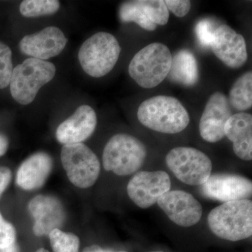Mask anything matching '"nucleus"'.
<instances>
[{
  "label": "nucleus",
  "mask_w": 252,
  "mask_h": 252,
  "mask_svg": "<svg viewBox=\"0 0 252 252\" xmlns=\"http://www.w3.org/2000/svg\"><path fill=\"white\" fill-rule=\"evenodd\" d=\"M200 192L205 198L223 203L246 200L252 197V183L246 177L235 174H214L200 186Z\"/></svg>",
  "instance_id": "9d476101"
},
{
  "label": "nucleus",
  "mask_w": 252,
  "mask_h": 252,
  "mask_svg": "<svg viewBox=\"0 0 252 252\" xmlns=\"http://www.w3.org/2000/svg\"><path fill=\"white\" fill-rule=\"evenodd\" d=\"M167 167L181 182L190 186H201L211 175L210 158L192 147L172 149L165 158Z\"/></svg>",
  "instance_id": "6e6552de"
},
{
  "label": "nucleus",
  "mask_w": 252,
  "mask_h": 252,
  "mask_svg": "<svg viewBox=\"0 0 252 252\" xmlns=\"http://www.w3.org/2000/svg\"><path fill=\"white\" fill-rule=\"evenodd\" d=\"M126 252V251H119V252Z\"/></svg>",
  "instance_id": "f704fd0d"
},
{
  "label": "nucleus",
  "mask_w": 252,
  "mask_h": 252,
  "mask_svg": "<svg viewBox=\"0 0 252 252\" xmlns=\"http://www.w3.org/2000/svg\"><path fill=\"white\" fill-rule=\"evenodd\" d=\"M8 148H9V140L7 137L3 134H0V157L6 153Z\"/></svg>",
  "instance_id": "c756f323"
},
{
  "label": "nucleus",
  "mask_w": 252,
  "mask_h": 252,
  "mask_svg": "<svg viewBox=\"0 0 252 252\" xmlns=\"http://www.w3.org/2000/svg\"><path fill=\"white\" fill-rule=\"evenodd\" d=\"M157 204L172 222L182 227L193 226L203 215L201 204L185 190H170L158 199Z\"/></svg>",
  "instance_id": "9b49d317"
},
{
  "label": "nucleus",
  "mask_w": 252,
  "mask_h": 252,
  "mask_svg": "<svg viewBox=\"0 0 252 252\" xmlns=\"http://www.w3.org/2000/svg\"><path fill=\"white\" fill-rule=\"evenodd\" d=\"M228 102L230 107L240 112L248 110L252 106V72L243 74L232 86Z\"/></svg>",
  "instance_id": "aec40b11"
},
{
  "label": "nucleus",
  "mask_w": 252,
  "mask_h": 252,
  "mask_svg": "<svg viewBox=\"0 0 252 252\" xmlns=\"http://www.w3.org/2000/svg\"><path fill=\"white\" fill-rule=\"evenodd\" d=\"M147 152L138 139L128 134L113 136L102 154L104 170L119 176L132 175L144 165Z\"/></svg>",
  "instance_id": "20e7f679"
},
{
  "label": "nucleus",
  "mask_w": 252,
  "mask_h": 252,
  "mask_svg": "<svg viewBox=\"0 0 252 252\" xmlns=\"http://www.w3.org/2000/svg\"><path fill=\"white\" fill-rule=\"evenodd\" d=\"M83 252H110L108 251H105L103 249L101 248L98 245H92V246L88 247L86 249H84Z\"/></svg>",
  "instance_id": "2f4dec72"
},
{
  "label": "nucleus",
  "mask_w": 252,
  "mask_h": 252,
  "mask_svg": "<svg viewBox=\"0 0 252 252\" xmlns=\"http://www.w3.org/2000/svg\"><path fill=\"white\" fill-rule=\"evenodd\" d=\"M163 252L161 251H153V252Z\"/></svg>",
  "instance_id": "72a5a7b5"
},
{
  "label": "nucleus",
  "mask_w": 252,
  "mask_h": 252,
  "mask_svg": "<svg viewBox=\"0 0 252 252\" xmlns=\"http://www.w3.org/2000/svg\"><path fill=\"white\" fill-rule=\"evenodd\" d=\"M167 77L170 80L185 86H193L198 83V63L189 50L179 51L172 58L171 67Z\"/></svg>",
  "instance_id": "6ab92c4d"
},
{
  "label": "nucleus",
  "mask_w": 252,
  "mask_h": 252,
  "mask_svg": "<svg viewBox=\"0 0 252 252\" xmlns=\"http://www.w3.org/2000/svg\"><path fill=\"white\" fill-rule=\"evenodd\" d=\"M13 70L11 50L4 43L0 41V90L9 85Z\"/></svg>",
  "instance_id": "393cba45"
},
{
  "label": "nucleus",
  "mask_w": 252,
  "mask_h": 252,
  "mask_svg": "<svg viewBox=\"0 0 252 252\" xmlns=\"http://www.w3.org/2000/svg\"><path fill=\"white\" fill-rule=\"evenodd\" d=\"M209 228L219 238L236 242L252 235V202L250 199L227 202L207 217Z\"/></svg>",
  "instance_id": "f03ea898"
},
{
  "label": "nucleus",
  "mask_w": 252,
  "mask_h": 252,
  "mask_svg": "<svg viewBox=\"0 0 252 252\" xmlns=\"http://www.w3.org/2000/svg\"><path fill=\"white\" fill-rule=\"evenodd\" d=\"M16 230L12 223L4 220L0 212V249L7 248L16 243Z\"/></svg>",
  "instance_id": "a878e982"
},
{
  "label": "nucleus",
  "mask_w": 252,
  "mask_h": 252,
  "mask_svg": "<svg viewBox=\"0 0 252 252\" xmlns=\"http://www.w3.org/2000/svg\"><path fill=\"white\" fill-rule=\"evenodd\" d=\"M164 1L167 9L179 18L187 16L191 7L190 1L188 0H166Z\"/></svg>",
  "instance_id": "cd10ccee"
},
{
  "label": "nucleus",
  "mask_w": 252,
  "mask_h": 252,
  "mask_svg": "<svg viewBox=\"0 0 252 252\" xmlns=\"http://www.w3.org/2000/svg\"><path fill=\"white\" fill-rule=\"evenodd\" d=\"M56 68L52 63L29 58L13 70L10 91L13 98L23 105L31 104L42 86L54 79Z\"/></svg>",
  "instance_id": "39448f33"
},
{
  "label": "nucleus",
  "mask_w": 252,
  "mask_h": 252,
  "mask_svg": "<svg viewBox=\"0 0 252 252\" xmlns=\"http://www.w3.org/2000/svg\"><path fill=\"white\" fill-rule=\"evenodd\" d=\"M232 114L228 97L223 93L215 92L209 97L199 123L202 138L215 143L225 137L224 127Z\"/></svg>",
  "instance_id": "f8f14e48"
},
{
  "label": "nucleus",
  "mask_w": 252,
  "mask_h": 252,
  "mask_svg": "<svg viewBox=\"0 0 252 252\" xmlns=\"http://www.w3.org/2000/svg\"><path fill=\"white\" fill-rule=\"evenodd\" d=\"M144 15L154 24L165 26L169 21L170 12L162 0H136Z\"/></svg>",
  "instance_id": "5701e85b"
},
{
  "label": "nucleus",
  "mask_w": 252,
  "mask_h": 252,
  "mask_svg": "<svg viewBox=\"0 0 252 252\" xmlns=\"http://www.w3.org/2000/svg\"><path fill=\"white\" fill-rule=\"evenodd\" d=\"M12 174L9 167H0V196L7 189L11 182Z\"/></svg>",
  "instance_id": "c85d7f7f"
},
{
  "label": "nucleus",
  "mask_w": 252,
  "mask_h": 252,
  "mask_svg": "<svg viewBox=\"0 0 252 252\" xmlns=\"http://www.w3.org/2000/svg\"><path fill=\"white\" fill-rule=\"evenodd\" d=\"M210 47L227 67L238 69L248 61L245 38L227 25H221L214 32Z\"/></svg>",
  "instance_id": "ddd939ff"
},
{
  "label": "nucleus",
  "mask_w": 252,
  "mask_h": 252,
  "mask_svg": "<svg viewBox=\"0 0 252 252\" xmlns=\"http://www.w3.org/2000/svg\"><path fill=\"white\" fill-rule=\"evenodd\" d=\"M67 39L60 28L49 26L34 34L25 36L19 43L22 54L32 59L46 60L59 56Z\"/></svg>",
  "instance_id": "2eb2a0df"
},
{
  "label": "nucleus",
  "mask_w": 252,
  "mask_h": 252,
  "mask_svg": "<svg viewBox=\"0 0 252 252\" xmlns=\"http://www.w3.org/2000/svg\"><path fill=\"white\" fill-rule=\"evenodd\" d=\"M97 124V118L94 109L87 104L78 107L75 112L60 124L56 137L60 143H82L94 133Z\"/></svg>",
  "instance_id": "dca6fc26"
},
{
  "label": "nucleus",
  "mask_w": 252,
  "mask_h": 252,
  "mask_svg": "<svg viewBox=\"0 0 252 252\" xmlns=\"http://www.w3.org/2000/svg\"><path fill=\"white\" fill-rule=\"evenodd\" d=\"M225 136L233 142V152L244 160L252 159V117L239 112L229 118L224 127Z\"/></svg>",
  "instance_id": "a211bd4d"
},
{
  "label": "nucleus",
  "mask_w": 252,
  "mask_h": 252,
  "mask_svg": "<svg viewBox=\"0 0 252 252\" xmlns=\"http://www.w3.org/2000/svg\"><path fill=\"white\" fill-rule=\"evenodd\" d=\"M171 189L170 176L165 171H141L136 173L127 186L129 198L137 206L147 209Z\"/></svg>",
  "instance_id": "1a4fd4ad"
},
{
  "label": "nucleus",
  "mask_w": 252,
  "mask_h": 252,
  "mask_svg": "<svg viewBox=\"0 0 252 252\" xmlns=\"http://www.w3.org/2000/svg\"><path fill=\"white\" fill-rule=\"evenodd\" d=\"M0 252H20L19 246L17 243L13 244L7 248L0 249Z\"/></svg>",
  "instance_id": "7c9ffc66"
},
{
  "label": "nucleus",
  "mask_w": 252,
  "mask_h": 252,
  "mask_svg": "<svg viewBox=\"0 0 252 252\" xmlns=\"http://www.w3.org/2000/svg\"><path fill=\"white\" fill-rule=\"evenodd\" d=\"M36 252H49L48 251V250H45V249L44 248H40L39 249V250H37Z\"/></svg>",
  "instance_id": "473e14b6"
},
{
  "label": "nucleus",
  "mask_w": 252,
  "mask_h": 252,
  "mask_svg": "<svg viewBox=\"0 0 252 252\" xmlns=\"http://www.w3.org/2000/svg\"><path fill=\"white\" fill-rule=\"evenodd\" d=\"M50 244L54 252H79L80 240L71 233L56 228L49 234Z\"/></svg>",
  "instance_id": "b1692460"
},
{
  "label": "nucleus",
  "mask_w": 252,
  "mask_h": 252,
  "mask_svg": "<svg viewBox=\"0 0 252 252\" xmlns=\"http://www.w3.org/2000/svg\"><path fill=\"white\" fill-rule=\"evenodd\" d=\"M137 118L147 128L165 134H176L187 128L190 117L180 101L171 96L158 95L144 100Z\"/></svg>",
  "instance_id": "f257e3e1"
},
{
  "label": "nucleus",
  "mask_w": 252,
  "mask_h": 252,
  "mask_svg": "<svg viewBox=\"0 0 252 252\" xmlns=\"http://www.w3.org/2000/svg\"><path fill=\"white\" fill-rule=\"evenodd\" d=\"M121 46L117 38L105 32H99L84 41L78 58L81 67L91 77L99 78L109 74L120 56Z\"/></svg>",
  "instance_id": "423d86ee"
},
{
  "label": "nucleus",
  "mask_w": 252,
  "mask_h": 252,
  "mask_svg": "<svg viewBox=\"0 0 252 252\" xmlns=\"http://www.w3.org/2000/svg\"><path fill=\"white\" fill-rule=\"evenodd\" d=\"M172 59L167 46L161 43H152L141 49L131 60L129 74L144 89L157 87L168 75Z\"/></svg>",
  "instance_id": "7ed1b4c3"
},
{
  "label": "nucleus",
  "mask_w": 252,
  "mask_h": 252,
  "mask_svg": "<svg viewBox=\"0 0 252 252\" xmlns=\"http://www.w3.org/2000/svg\"><path fill=\"white\" fill-rule=\"evenodd\" d=\"M213 26L209 20L203 19L199 21L195 27V33L199 42L204 47H209L211 44L214 34Z\"/></svg>",
  "instance_id": "bb28decb"
},
{
  "label": "nucleus",
  "mask_w": 252,
  "mask_h": 252,
  "mask_svg": "<svg viewBox=\"0 0 252 252\" xmlns=\"http://www.w3.org/2000/svg\"><path fill=\"white\" fill-rule=\"evenodd\" d=\"M119 18L123 23L135 22L147 31L157 29V25L151 22L139 7L136 1H126L119 8Z\"/></svg>",
  "instance_id": "4be33fe9"
},
{
  "label": "nucleus",
  "mask_w": 252,
  "mask_h": 252,
  "mask_svg": "<svg viewBox=\"0 0 252 252\" xmlns=\"http://www.w3.org/2000/svg\"><path fill=\"white\" fill-rule=\"evenodd\" d=\"M54 161L46 152H37L24 160L18 169L16 184L25 190L40 189L53 170Z\"/></svg>",
  "instance_id": "f3484780"
},
{
  "label": "nucleus",
  "mask_w": 252,
  "mask_h": 252,
  "mask_svg": "<svg viewBox=\"0 0 252 252\" xmlns=\"http://www.w3.org/2000/svg\"><path fill=\"white\" fill-rule=\"evenodd\" d=\"M60 9L57 0H26L20 5V12L24 17L34 18L56 14Z\"/></svg>",
  "instance_id": "412c9836"
},
{
  "label": "nucleus",
  "mask_w": 252,
  "mask_h": 252,
  "mask_svg": "<svg viewBox=\"0 0 252 252\" xmlns=\"http://www.w3.org/2000/svg\"><path fill=\"white\" fill-rule=\"evenodd\" d=\"M28 210L34 219L33 233L37 237L49 235L60 228L66 220V212L61 200L49 195H38L29 204Z\"/></svg>",
  "instance_id": "4468645a"
},
{
  "label": "nucleus",
  "mask_w": 252,
  "mask_h": 252,
  "mask_svg": "<svg viewBox=\"0 0 252 252\" xmlns=\"http://www.w3.org/2000/svg\"><path fill=\"white\" fill-rule=\"evenodd\" d=\"M63 168L71 183L78 188H90L98 179L100 162L95 154L83 143L63 145L61 154Z\"/></svg>",
  "instance_id": "0eeeda50"
}]
</instances>
